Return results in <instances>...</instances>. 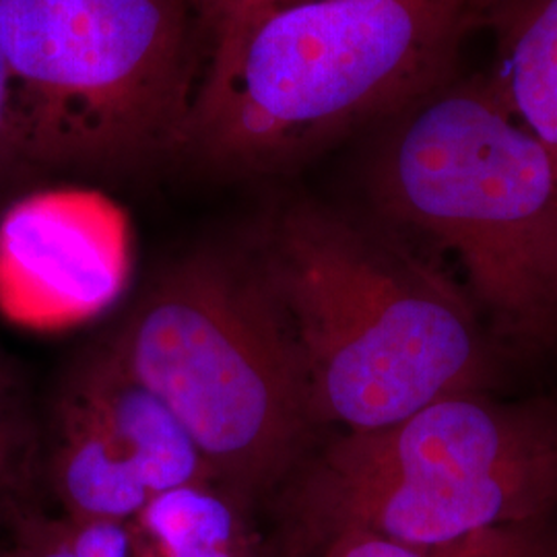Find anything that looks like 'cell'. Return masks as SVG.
I'll use <instances>...</instances> for the list:
<instances>
[{"label": "cell", "instance_id": "cell-6", "mask_svg": "<svg viewBox=\"0 0 557 557\" xmlns=\"http://www.w3.org/2000/svg\"><path fill=\"white\" fill-rule=\"evenodd\" d=\"M195 0H4L20 160L114 163L180 145Z\"/></svg>", "mask_w": 557, "mask_h": 557}, {"label": "cell", "instance_id": "cell-12", "mask_svg": "<svg viewBox=\"0 0 557 557\" xmlns=\"http://www.w3.org/2000/svg\"><path fill=\"white\" fill-rule=\"evenodd\" d=\"M2 557H81L73 545L69 520L29 527L20 545Z\"/></svg>", "mask_w": 557, "mask_h": 557}, {"label": "cell", "instance_id": "cell-11", "mask_svg": "<svg viewBox=\"0 0 557 557\" xmlns=\"http://www.w3.org/2000/svg\"><path fill=\"white\" fill-rule=\"evenodd\" d=\"M537 522L498 527L436 547L405 545L366 531H337L324 537L319 557H541Z\"/></svg>", "mask_w": 557, "mask_h": 557}, {"label": "cell", "instance_id": "cell-8", "mask_svg": "<svg viewBox=\"0 0 557 557\" xmlns=\"http://www.w3.org/2000/svg\"><path fill=\"white\" fill-rule=\"evenodd\" d=\"M64 398L119 444L151 498L182 485H209L215 479L174 411L110 349L81 370Z\"/></svg>", "mask_w": 557, "mask_h": 557}, {"label": "cell", "instance_id": "cell-1", "mask_svg": "<svg viewBox=\"0 0 557 557\" xmlns=\"http://www.w3.org/2000/svg\"><path fill=\"white\" fill-rule=\"evenodd\" d=\"M260 275L298 345L314 421L379 430L492 376L465 289L331 211H287Z\"/></svg>", "mask_w": 557, "mask_h": 557}, {"label": "cell", "instance_id": "cell-16", "mask_svg": "<svg viewBox=\"0 0 557 557\" xmlns=\"http://www.w3.org/2000/svg\"><path fill=\"white\" fill-rule=\"evenodd\" d=\"M11 462H13V434L9 428V419L4 416L2 405H0V487L9 479Z\"/></svg>", "mask_w": 557, "mask_h": 557}, {"label": "cell", "instance_id": "cell-17", "mask_svg": "<svg viewBox=\"0 0 557 557\" xmlns=\"http://www.w3.org/2000/svg\"><path fill=\"white\" fill-rule=\"evenodd\" d=\"M506 0H465L469 15L473 13H487V11H496Z\"/></svg>", "mask_w": 557, "mask_h": 557}, {"label": "cell", "instance_id": "cell-5", "mask_svg": "<svg viewBox=\"0 0 557 557\" xmlns=\"http://www.w3.org/2000/svg\"><path fill=\"white\" fill-rule=\"evenodd\" d=\"M110 351L174 411L215 478L239 487L275 481L314 423L298 345L260 271L180 264Z\"/></svg>", "mask_w": 557, "mask_h": 557}, {"label": "cell", "instance_id": "cell-2", "mask_svg": "<svg viewBox=\"0 0 557 557\" xmlns=\"http://www.w3.org/2000/svg\"><path fill=\"white\" fill-rule=\"evenodd\" d=\"M465 0H278L215 29L180 145L225 165L289 160L438 87Z\"/></svg>", "mask_w": 557, "mask_h": 557}, {"label": "cell", "instance_id": "cell-7", "mask_svg": "<svg viewBox=\"0 0 557 557\" xmlns=\"http://www.w3.org/2000/svg\"><path fill=\"white\" fill-rule=\"evenodd\" d=\"M133 273V227L116 200L54 188L0 218V317L32 333H62L108 312Z\"/></svg>", "mask_w": 557, "mask_h": 557}, {"label": "cell", "instance_id": "cell-4", "mask_svg": "<svg viewBox=\"0 0 557 557\" xmlns=\"http://www.w3.org/2000/svg\"><path fill=\"white\" fill-rule=\"evenodd\" d=\"M301 499L324 537L356 529L416 547L539 522L557 504V403L462 393L347 432Z\"/></svg>", "mask_w": 557, "mask_h": 557}, {"label": "cell", "instance_id": "cell-13", "mask_svg": "<svg viewBox=\"0 0 557 557\" xmlns=\"http://www.w3.org/2000/svg\"><path fill=\"white\" fill-rule=\"evenodd\" d=\"M275 2L278 0H195V7L199 11L200 20L205 21V25L213 34L223 25L242 20Z\"/></svg>", "mask_w": 557, "mask_h": 557}, {"label": "cell", "instance_id": "cell-15", "mask_svg": "<svg viewBox=\"0 0 557 557\" xmlns=\"http://www.w3.org/2000/svg\"><path fill=\"white\" fill-rule=\"evenodd\" d=\"M133 543V541H131ZM143 547L140 557H244V545H200V547H176V549H161V547Z\"/></svg>", "mask_w": 557, "mask_h": 557}, {"label": "cell", "instance_id": "cell-10", "mask_svg": "<svg viewBox=\"0 0 557 557\" xmlns=\"http://www.w3.org/2000/svg\"><path fill=\"white\" fill-rule=\"evenodd\" d=\"M62 438L54 483L71 520L120 522L139 515L151 499L137 467L77 405L62 400Z\"/></svg>", "mask_w": 557, "mask_h": 557}, {"label": "cell", "instance_id": "cell-18", "mask_svg": "<svg viewBox=\"0 0 557 557\" xmlns=\"http://www.w3.org/2000/svg\"><path fill=\"white\" fill-rule=\"evenodd\" d=\"M541 557H557V552H547V549H545V552H543V556Z\"/></svg>", "mask_w": 557, "mask_h": 557}, {"label": "cell", "instance_id": "cell-9", "mask_svg": "<svg viewBox=\"0 0 557 557\" xmlns=\"http://www.w3.org/2000/svg\"><path fill=\"white\" fill-rule=\"evenodd\" d=\"M496 13L498 59L490 83L557 170V0H506Z\"/></svg>", "mask_w": 557, "mask_h": 557}, {"label": "cell", "instance_id": "cell-3", "mask_svg": "<svg viewBox=\"0 0 557 557\" xmlns=\"http://www.w3.org/2000/svg\"><path fill=\"white\" fill-rule=\"evenodd\" d=\"M376 197L455 257L506 337L557 345V170L490 79L436 87L386 140Z\"/></svg>", "mask_w": 557, "mask_h": 557}, {"label": "cell", "instance_id": "cell-14", "mask_svg": "<svg viewBox=\"0 0 557 557\" xmlns=\"http://www.w3.org/2000/svg\"><path fill=\"white\" fill-rule=\"evenodd\" d=\"M2 2L0 0V172L20 160L15 137H13V122H11V96H9V66L7 54L2 46Z\"/></svg>", "mask_w": 557, "mask_h": 557}]
</instances>
